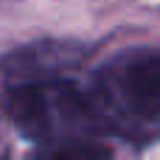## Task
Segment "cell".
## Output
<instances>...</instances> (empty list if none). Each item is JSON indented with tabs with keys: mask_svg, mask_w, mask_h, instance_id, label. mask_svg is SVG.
<instances>
[{
	"mask_svg": "<svg viewBox=\"0 0 160 160\" xmlns=\"http://www.w3.org/2000/svg\"><path fill=\"white\" fill-rule=\"evenodd\" d=\"M8 110L28 141L62 143L65 155H107V149L87 143V135L104 127L93 98L68 79L20 82L8 96Z\"/></svg>",
	"mask_w": 160,
	"mask_h": 160,
	"instance_id": "1",
	"label": "cell"
},
{
	"mask_svg": "<svg viewBox=\"0 0 160 160\" xmlns=\"http://www.w3.org/2000/svg\"><path fill=\"white\" fill-rule=\"evenodd\" d=\"M82 56L84 53L79 45H59V42L28 45V48L17 51L14 56L6 59V73L20 79V82L62 79V73L76 68L82 62Z\"/></svg>",
	"mask_w": 160,
	"mask_h": 160,
	"instance_id": "3",
	"label": "cell"
},
{
	"mask_svg": "<svg viewBox=\"0 0 160 160\" xmlns=\"http://www.w3.org/2000/svg\"><path fill=\"white\" fill-rule=\"evenodd\" d=\"M104 127L127 141H152L160 135V53L132 56L107 68L90 96Z\"/></svg>",
	"mask_w": 160,
	"mask_h": 160,
	"instance_id": "2",
	"label": "cell"
}]
</instances>
